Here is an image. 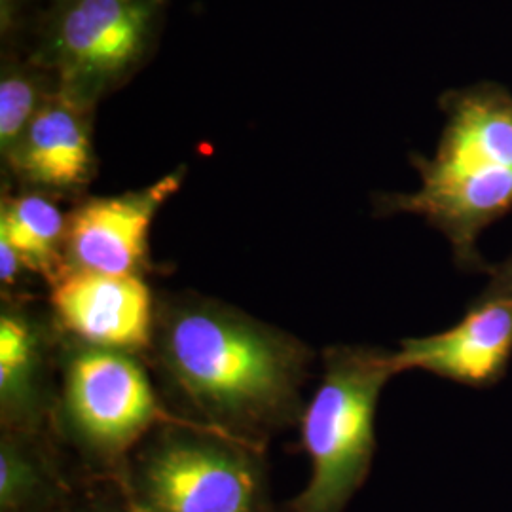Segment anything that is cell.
Segmentation results:
<instances>
[{"label": "cell", "mask_w": 512, "mask_h": 512, "mask_svg": "<svg viewBox=\"0 0 512 512\" xmlns=\"http://www.w3.org/2000/svg\"><path fill=\"white\" fill-rule=\"evenodd\" d=\"M93 112L61 93L40 109L4 162L23 190L55 198L80 194L92 183Z\"/></svg>", "instance_id": "obj_10"}, {"label": "cell", "mask_w": 512, "mask_h": 512, "mask_svg": "<svg viewBox=\"0 0 512 512\" xmlns=\"http://www.w3.org/2000/svg\"><path fill=\"white\" fill-rule=\"evenodd\" d=\"M158 349L175 389L230 439L247 442L298 412L310 351L238 311L209 302L171 306Z\"/></svg>", "instance_id": "obj_1"}, {"label": "cell", "mask_w": 512, "mask_h": 512, "mask_svg": "<svg viewBox=\"0 0 512 512\" xmlns=\"http://www.w3.org/2000/svg\"><path fill=\"white\" fill-rule=\"evenodd\" d=\"M167 0H48L29 29L27 55L59 93L97 109L156 52Z\"/></svg>", "instance_id": "obj_3"}, {"label": "cell", "mask_w": 512, "mask_h": 512, "mask_svg": "<svg viewBox=\"0 0 512 512\" xmlns=\"http://www.w3.org/2000/svg\"><path fill=\"white\" fill-rule=\"evenodd\" d=\"M44 334L23 311L4 308L0 317V410L10 431L35 433L42 410Z\"/></svg>", "instance_id": "obj_11"}, {"label": "cell", "mask_w": 512, "mask_h": 512, "mask_svg": "<svg viewBox=\"0 0 512 512\" xmlns=\"http://www.w3.org/2000/svg\"><path fill=\"white\" fill-rule=\"evenodd\" d=\"M59 93L54 74L23 48H2L0 65V154L6 162L40 109Z\"/></svg>", "instance_id": "obj_14"}, {"label": "cell", "mask_w": 512, "mask_h": 512, "mask_svg": "<svg viewBox=\"0 0 512 512\" xmlns=\"http://www.w3.org/2000/svg\"><path fill=\"white\" fill-rule=\"evenodd\" d=\"M184 175L186 169L179 167L145 188L78 203L67 220L65 270L139 277L148 264L152 222L177 194Z\"/></svg>", "instance_id": "obj_7"}, {"label": "cell", "mask_w": 512, "mask_h": 512, "mask_svg": "<svg viewBox=\"0 0 512 512\" xmlns=\"http://www.w3.org/2000/svg\"><path fill=\"white\" fill-rule=\"evenodd\" d=\"M433 158L412 156L421 188L376 198L378 215L410 213L427 220L452 245L463 272L488 274L480 234L512 211V93L495 82L448 90Z\"/></svg>", "instance_id": "obj_2"}, {"label": "cell", "mask_w": 512, "mask_h": 512, "mask_svg": "<svg viewBox=\"0 0 512 512\" xmlns=\"http://www.w3.org/2000/svg\"><path fill=\"white\" fill-rule=\"evenodd\" d=\"M118 488L133 512H274L255 448L211 431H165Z\"/></svg>", "instance_id": "obj_5"}, {"label": "cell", "mask_w": 512, "mask_h": 512, "mask_svg": "<svg viewBox=\"0 0 512 512\" xmlns=\"http://www.w3.org/2000/svg\"><path fill=\"white\" fill-rule=\"evenodd\" d=\"M488 275H490L488 285L473 302H492V300L512 298V253L501 264L492 266Z\"/></svg>", "instance_id": "obj_15"}, {"label": "cell", "mask_w": 512, "mask_h": 512, "mask_svg": "<svg viewBox=\"0 0 512 512\" xmlns=\"http://www.w3.org/2000/svg\"><path fill=\"white\" fill-rule=\"evenodd\" d=\"M21 270H25V266L16 253V249L8 241L0 239V279H2V283L14 285Z\"/></svg>", "instance_id": "obj_16"}, {"label": "cell", "mask_w": 512, "mask_h": 512, "mask_svg": "<svg viewBox=\"0 0 512 512\" xmlns=\"http://www.w3.org/2000/svg\"><path fill=\"white\" fill-rule=\"evenodd\" d=\"M67 512H133L126 501L124 494L118 488V495L114 499H99L90 503H74Z\"/></svg>", "instance_id": "obj_17"}, {"label": "cell", "mask_w": 512, "mask_h": 512, "mask_svg": "<svg viewBox=\"0 0 512 512\" xmlns=\"http://www.w3.org/2000/svg\"><path fill=\"white\" fill-rule=\"evenodd\" d=\"M69 215L57 207L52 196L23 190L4 194L0 205V239L8 241L23 266L54 281L65 270V236Z\"/></svg>", "instance_id": "obj_13"}, {"label": "cell", "mask_w": 512, "mask_h": 512, "mask_svg": "<svg viewBox=\"0 0 512 512\" xmlns=\"http://www.w3.org/2000/svg\"><path fill=\"white\" fill-rule=\"evenodd\" d=\"M71 484L35 433L4 429L0 442V512H67Z\"/></svg>", "instance_id": "obj_12"}, {"label": "cell", "mask_w": 512, "mask_h": 512, "mask_svg": "<svg viewBox=\"0 0 512 512\" xmlns=\"http://www.w3.org/2000/svg\"><path fill=\"white\" fill-rule=\"evenodd\" d=\"M55 317L84 346L133 353L152 336V296L137 275L63 270L52 281Z\"/></svg>", "instance_id": "obj_8"}, {"label": "cell", "mask_w": 512, "mask_h": 512, "mask_svg": "<svg viewBox=\"0 0 512 512\" xmlns=\"http://www.w3.org/2000/svg\"><path fill=\"white\" fill-rule=\"evenodd\" d=\"M512 359V298L471 302L467 315L452 329L408 338L393 353L397 374L425 370L475 389L503 380Z\"/></svg>", "instance_id": "obj_9"}, {"label": "cell", "mask_w": 512, "mask_h": 512, "mask_svg": "<svg viewBox=\"0 0 512 512\" xmlns=\"http://www.w3.org/2000/svg\"><path fill=\"white\" fill-rule=\"evenodd\" d=\"M397 374L393 353L361 346L332 348L302 418L310 480L291 512H344L363 488L376 452V406Z\"/></svg>", "instance_id": "obj_4"}, {"label": "cell", "mask_w": 512, "mask_h": 512, "mask_svg": "<svg viewBox=\"0 0 512 512\" xmlns=\"http://www.w3.org/2000/svg\"><path fill=\"white\" fill-rule=\"evenodd\" d=\"M63 412L74 442L93 463L114 471L118 486L129 448L160 416L139 363L126 351L92 346L74 351L67 363Z\"/></svg>", "instance_id": "obj_6"}]
</instances>
